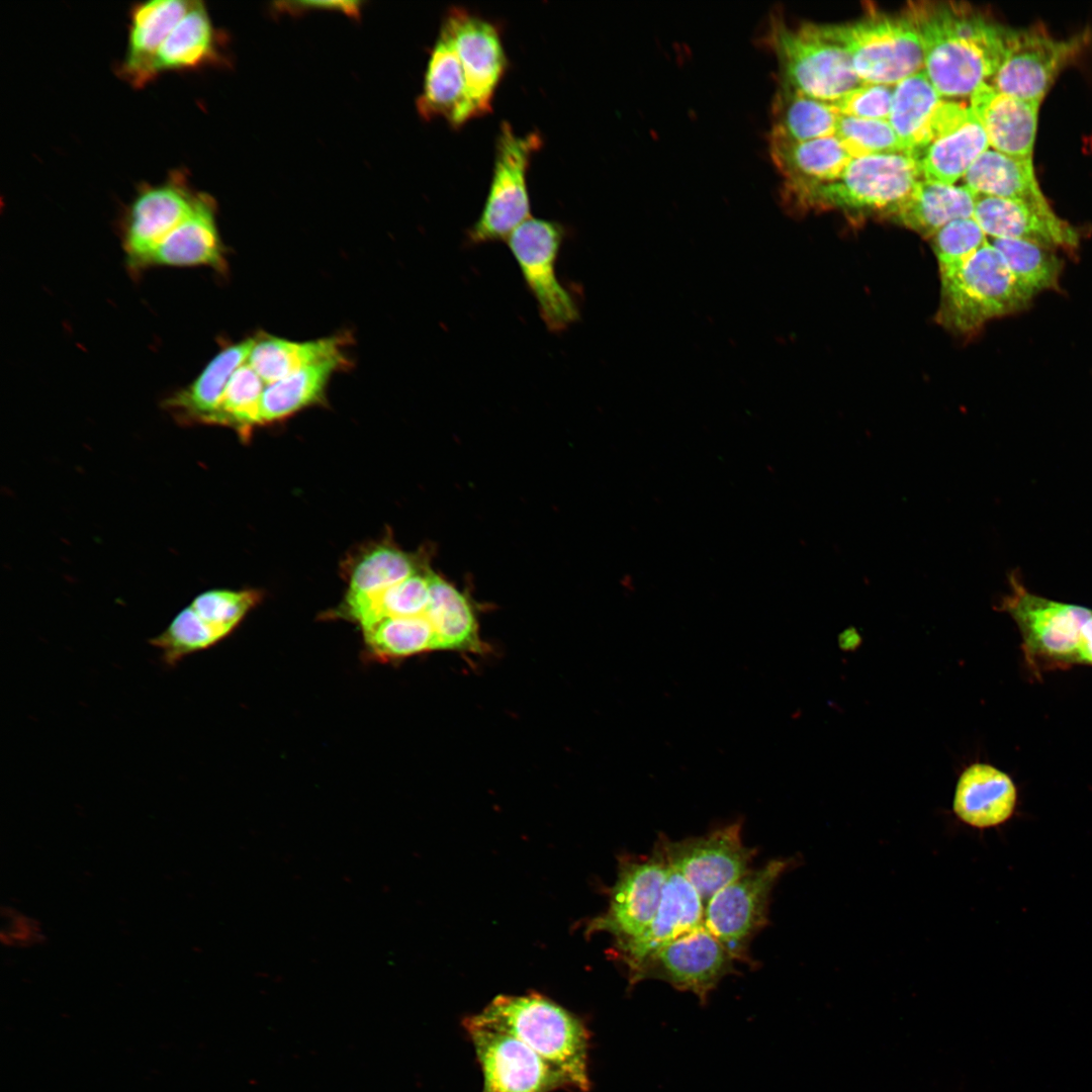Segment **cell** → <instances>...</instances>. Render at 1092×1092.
Returning <instances> with one entry per match:
<instances>
[{
    "label": "cell",
    "mask_w": 1092,
    "mask_h": 1092,
    "mask_svg": "<svg viewBox=\"0 0 1092 1092\" xmlns=\"http://www.w3.org/2000/svg\"><path fill=\"white\" fill-rule=\"evenodd\" d=\"M906 13L921 37L924 71L942 98L971 97L993 77L1009 27L964 3H911Z\"/></svg>",
    "instance_id": "obj_1"
},
{
    "label": "cell",
    "mask_w": 1092,
    "mask_h": 1092,
    "mask_svg": "<svg viewBox=\"0 0 1092 1092\" xmlns=\"http://www.w3.org/2000/svg\"><path fill=\"white\" fill-rule=\"evenodd\" d=\"M469 1017L512 1033L561 1072L573 1090L589 1091V1031L562 1006L536 993L498 995Z\"/></svg>",
    "instance_id": "obj_2"
},
{
    "label": "cell",
    "mask_w": 1092,
    "mask_h": 1092,
    "mask_svg": "<svg viewBox=\"0 0 1092 1092\" xmlns=\"http://www.w3.org/2000/svg\"><path fill=\"white\" fill-rule=\"evenodd\" d=\"M921 179L917 161L908 153L855 157L838 177L807 193L790 212L839 209L889 218Z\"/></svg>",
    "instance_id": "obj_3"
},
{
    "label": "cell",
    "mask_w": 1092,
    "mask_h": 1092,
    "mask_svg": "<svg viewBox=\"0 0 1092 1092\" xmlns=\"http://www.w3.org/2000/svg\"><path fill=\"white\" fill-rule=\"evenodd\" d=\"M763 40L777 58L779 86L833 103L862 83L848 54L816 23L793 27L771 16Z\"/></svg>",
    "instance_id": "obj_4"
},
{
    "label": "cell",
    "mask_w": 1092,
    "mask_h": 1092,
    "mask_svg": "<svg viewBox=\"0 0 1092 1092\" xmlns=\"http://www.w3.org/2000/svg\"><path fill=\"white\" fill-rule=\"evenodd\" d=\"M1030 300L988 242L956 271L940 277L937 321L950 332L967 334L1020 310Z\"/></svg>",
    "instance_id": "obj_5"
},
{
    "label": "cell",
    "mask_w": 1092,
    "mask_h": 1092,
    "mask_svg": "<svg viewBox=\"0 0 1092 1092\" xmlns=\"http://www.w3.org/2000/svg\"><path fill=\"white\" fill-rule=\"evenodd\" d=\"M849 56L862 83L896 85L924 69L918 28L905 12L877 13L842 24H818Z\"/></svg>",
    "instance_id": "obj_6"
},
{
    "label": "cell",
    "mask_w": 1092,
    "mask_h": 1092,
    "mask_svg": "<svg viewBox=\"0 0 1092 1092\" xmlns=\"http://www.w3.org/2000/svg\"><path fill=\"white\" fill-rule=\"evenodd\" d=\"M1009 585L997 609L1017 625L1028 665L1038 672L1079 664L1082 629L1092 610L1035 595L1015 573L1009 574Z\"/></svg>",
    "instance_id": "obj_7"
},
{
    "label": "cell",
    "mask_w": 1092,
    "mask_h": 1092,
    "mask_svg": "<svg viewBox=\"0 0 1092 1092\" xmlns=\"http://www.w3.org/2000/svg\"><path fill=\"white\" fill-rule=\"evenodd\" d=\"M541 145L538 131L521 135L508 121L500 122L491 182L483 208L466 233L469 245L507 241L516 228L531 217L526 175L531 155Z\"/></svg>",
    "instance_id": "obj_8"
},
{
    "label": "cell",
    "mask_w": 1092,
    "mask_h": 1092,
    "mask_svg": "<svg viewBox=\"0 0 1092 1092\" xmlns=\"http://www.w3.org/2000/svg\"><path fill=\"white\" fill-rule=\"evenodd\" d=\"M565 236L560 222L531 216L506 241L543 323L552 333L565 331L580 317L577 298L560 282L556 271Z\"/></svg>",
    "instance_id": "obj_9"
},
{
    "label": "cell",
    "mask_w": 1092,
    "mask_h": 1092,
    "mask_svg": "<svg viewBox=\"0 0 1092 1092\" xmlns=\"http://www.w3.org/2000/svg\"><path fill=\"white\" fill-rule=\"evenodd\" d=\"M1089 40L1088 31L1058 39L1042 26L1008 28L1003 59L987 83L1004 94L1041 102L1063 68Z\"/></svg>",
    "instance_id": "obj_10"
},
{
    "label": "cell",
    "mask_w": 1092,
    "mask_h": 1092,
    "mask_svg": "<svg viewBox=\"0 0 1092 1092\" xmlns=\"http://www.w3.org/2000/svg\"><path fill=\"white\" fill-rule=\"evenodd\" d=\"M792 859H771L717 892L706 904L704 926L734 960L751 964L752 938L767 924L769 897Z\"/></svg>",
    "instance_id": "obj_11"
},
{
    "label": "cell",
    "mask_w": 1092,
    "mask_h": 1092,
    "mask_svg": "<svg viewBox=\"0 0 1092 1092\" xmlns=\"http://www.w3.org/2000/svg\"><path fill=\"white\" fill-rule=\"evenodd\" d=\"M735 960L702 926L649 952L629 969L631 986L642 980H660L679 991L695 994L702 1004L720 981L736 973Z\"/></svg>",
    "instance_id": "obj_12"
},
{
    "label": "cell",
    "mask_w": 1092,
    "mask_h": 1092,
    "mask_svg": "<svg viewBox=\"0 0 1092 1092\" xmlns=\"http://www.w3.org/2000/svg\"><path fill=\"white\" fill-rule=\"evenodd\" d=\"M463 1025L473 1044L483 1083L481 1092H554L570 1081L510 1032L467 1017Z\"/></svg>",
    "instance_id": "obj_13"
},
{
    "label": "cell",
    "mask_w": 1092,
    "mask_h": 1092,
    "mask_svg": "<svg viewBox=\"0 0 1092 1092\" xmlns=\"http://www.w3.org/2000/svg\"><path fill=\"white\" fill-rule=\"evenodd\" d=\"M668 869L659 841L650 855L621 856L608 909L589 921L586 932H608L615 944L638 937L658 909Z\"/></svg>",
    "instance_id": "obj_14"
},
{
    "label": "cell",
    "mask_w": 1092,
    "mask_h": 1092,
    "mask_svg": "<svg viewBox=\"0 0 1092 1092\" xmlns=\"http://www.w3.org/2000/svg\"><path fill=\"white\" fill-rule=\"evenodd\" d=\"M742 822L735 821L698 837L659 841L668 864L696 889L704 906L721 889L750 869L755 849L744 845Z\"/></svg>",
    "instance_id": "obj_15"
},
{
    "label": "cell",
    "mask_w": 1092,
    "mask_h": 1092,
    "mask_svg": "<svg viewBox=\"0 0 1092 1092\" xmlns=\"http://www.w3.org/2000/svg\"><path fill=\"white\" fill-rule=\"evenodd\" d=\"M442 25L452 38L478 115L490 111L494 91L508 66L498 27L457 5L447 9Z\"/></svg>",
    "instance_id": "obj_16"
},
{
    "label": "cell",
    "mask_w": 1092,
    "mask_h": 1092,
    "mask_svg": "<svg viewBox=\"0 0 1092 1092\" xmlns=\"http://www.w3.org/2000/svg\"><path fill=\"white\" fill-rule=\"evenodd\" d=\"M197 194L180 172L140 191L124 224V248L131 266H146L155 249L191 213Z\"/></svg>",
    "instance_id": "obj_17"
},
{
    "label": "cell",
    "mask_w": 1092,
    "mask_h": 1092,
    "mask_svg": "<svg viewBox=\"0 0 1092 1092\" xmlns=\"http://www.w3.org/2000/svg\"><path fill=\"white\" fill-rule=\"evenodd\" d=\"M973 217L987 238L1022 240L1051 250H1072L1079 245L1076 229L1059 217L1048 201L977 194Z\"/></svg>",
    "instance_id": "obj_18"
},
{
    "label": "cell",
    "mask_w": 1092,
    "mask_h": 1092,
    "mask_svg": "<svg viewBox=\"0 0 1092 1092\" xmlns=\"http://www.w3.org/2000/svg\"><path fill=\"white\" fill-rule=\"evenodd\" d=\"M770 159L782 177L781 199L786 210L810 191L838 177L852 157L834 134L793 141L769 132Z\"/></svg>",
    "instance_id": "obj_19"
},
{
    "label": "cell",
    "mask_w": 1092,
    "mask_h": 1092,
    "mask_svg": "<svg viewBox=\"0 0 1092 1092\" xmlns=\"http://www.w3.org/2000/svg\"><path fill=\"white\" fill-rule=\"evenodd\" d=\"M704 903L693 885L669 866L652 921L638 937L615 944V948L629 970L657 947L704 926Z\"/></svg>",
    "instance_id": "obj_20"
},
{
    "label": "cell",
    "mask_w": 1092,
    "mask_h": 1092,
    "mask_svg": "<svg viewBox=\"0 0 1092 1092\" xmlns=\"http://www.w3.org/2000/svg\"><path fill=\"white\" fill-rule=\"evenodd\" d=\"M1040 102L999 92L982 84L970 107L982 123L993 150L1010 157L1032 159Z\"/></svg>",
    "instance_id": "obj_21"
},
{
    "label": "cell",
    "mask_w": 1092,
    "mask_h": 1092,
    "mask_svg": "<svg viewBox=\"0 0 1092 1092\" xmlns=\"http://www.w3.org/2000/svg\"><path fill=\"white\" fill-rule=\"evenodd\" d=\"M417 108L423 118L442 116L454 127L478 115L454 43L443 25L430 52Z\"/></svg>",
    "instance_id": "obj_22"
},
{
    "label": "cell",
    "mask_w": 1092,
    "mask_h": 1092,
    "mask_svg": "<svg viewBox=\"0 0 1092 1092\" xmlns=\"http://www.w3.org/2000/svg\"><path fill=\"white\" fill-rule=\"evenodd\" d=\"M1017 790L1003 770L985 762H973L960 775L952 811L964 824L988 829L1007 822L1014 813Z\"/></svg>",
    "instance_id": "obj_23"
},
{
    "label": "cell",
    "mask_w": 1092,
    "mask_h": 1092,
    "mask_svg": "<svg viewBox=\"0 0 1092 1092\" xmlns=\"http://www.w3.org/2000/svg\"><path fill=\"white\" fill-rule=\"evenodd\" d=\"M192 2L151 0L131 9L127 51L119 69L124 80L143 87L156 77L157 55Z\"/></svg>",
    "instance_id": "obj_24"
},
{
    "label": "cell",
    "mask_w": 1092,
    "mask_h": 1092,
    "mask_svg": "<svg viewBox=\"0 0 1092 1092\" xmlns=\"http://www.w3.org/2000/svg\"><path fill=\"white\" fill-rule=\"evenodd\" d=\"M208 266L224 271V247L211 197L198 193L191 213L151 254L146 266Z\"/></svg>",
    "instance_id": "obj_25"
},
{
    "label": "cell",
    "mask_w": 1092,
    "mask_h": 1092,
    "mask_svg": "<svg viewBox=\"0 0 1092 1092\" xmlns=\"http://www.w3.org/2000/svg\"><path fill=\"white\" fill-rule=\"evenodd\" d=\"M254 343L252 337L225 347L187 388L167 400L178 420L212 424L232 376L247 363Z\"/></svg>",
    "instance_id": "obj_26"
},
{
    "label": "cell",
    "mask_w": 1092,
    "mask_h": 1092,
    "mask_svg": "<svg viewBox=\"0 0 1092 1092\" xmlns=\"http://www.w3.org/2000/svg\"><path fill=\"white\" fill-rule=\"evenodd\" d=\"M976 197L977 194L966 185L921 179L889 219L925 238H932L948 222L973 217Z\"/></svg>",
    "instance_id": "obj_27"
},
{
    "label": "cell",
    "mask_w": 1092,
    "mask_h": 1092,
    "mask_svg": "<svg viewBox=\"0 0 1092 1092\" xmlns=\"http://www.w3.org/2000/svg\"><path fill=\"white\" fill-rule=\"evenodd\" d=\"M350 340L348 334L309 341L262 334L255 337L247 363L267 385L315 363L346 354Z\"/></svg>",
    "instance_id": "obj_28"
},
{
    "label": "cell",
    "mask_w": 1092,
    "mask_h": 1092,
    "mask_svg": "<svg viewBox=\"0 0 1092 1092\" xmlns=\"http://www.w3.org/2000/svg\"><path fill=\"white\" fill-rule=\"evenodd\" d=\"M989 147L987 133L972 111L959 127L932 141L914 158L922 179L954 185Z\"/></svg>",
    "instance_id": "obj_29"
},
{
    "label": "cell",
    "mask_w": 1092,
    "mask_h": 1092,
    "mask_svg": "<svg viewBox=\"0 0 1092 1092\" xmlns=\"http://www.w3.org/2000/svg\"><path fill=\"white\" fill-rule=\"evenodd\" d=\"M425 615L435 631L438 650L477 653L483 650L469 598L433 570Z\"/></svg>",
    "instance_id": "obj_30"
},
{
    "label": "cell",
    "mask_w": 1092,
    "mask_h": 1092,
    "mask_svg": "<svg viewBox=\"0 0 1092 1092\" xmlns=\"http://www.w3.org/2000/svg\"><path fill=\"white\" fill-rule=\"evenodd\" d=\"M349 364L347 355L342 354L267 384L262 396L261 423L281 421L323 402L332 377Z\"/></svg>",
    "instance_id": "obj_31"
},
{
    "label": "cell",
    "mask_w": 1092,
    "mask_h": 1092,
    "mask_svg": "<svg viewBox=\"0 0 1092 1092\" xmlns=\"http://www.w3.org/2000/svg\"><path fill=\"white\" fill-rule=\"evenodd\" d=\"M976 194L1046 202L1037 183L1032 159H1019L988 149L964 176Z\"/></svg>",
    "instance_id": "obj_32"
},
{
    "label": "cell",
    "mask_w": 1092,
    "mask_h": 1092,
    "mask_svg": "<svg viewBox=\"0 0 1092 1092\" xmlns=\"http://www.w3.org/2000/svg\"><path fill=\"white\" fill-rule=\"evenodd\" d=\"M942 99L924 69L894 86L888 121L906 153L914 157L925 147L930 119Z\"/></svg>",
    "instance_id": "obj_33"
},
{
    "label": "cell",
    "mask_w": 1092,
    "mask_h": 1092,
    "mask_svg": "<svg viewBox=\"0 0 1092 1092\" xmlns=\"http://www.w3.org/2000/svg\"><path fill=\"white\" fill-rule=\"evenodd\" d=\"M216 58V37L208 12L200 1L172 29L156 59L157 74L192 69Z\"/></svg>",
    "instance_id": "obj_34"
},
{
    "label": "cell",
    "mask_w": 1092,
    "mask_h": 1092,
    "mask_svg": "<svg viewBox=\"0 0 1092 1092\" xmlns=\"http://www.w3.org/2000/svg\"><path fill=\"white\" fill-rule=\"evenodd\" d=\"M430 567L369 596H346L345 614L362 628L387 617L425 615L430 599Z\"/></svg>",
    "instance_id": "obj_35"
},
{
    "label": "cell",
    "mask_w": 1092,
    "mask_h": 1092,
    "mask_svg": "<svg viewBox=\"0 0 1092 1092\" xmlns=\"http://www.w3.org/2000/svg\"><path fill=\"white\" fill-rule=\"evenodd\" d=\"M839 113L829 102L779 86L771 104L769 132L793 141L834 135Z\"/></svg>",
    "instance_id": "obj_36"
},
{
    "label": "cell",
    "mask_w": 1092,
    "mask_h": 1092,
    "mask_svg": "<svg viewBox=\"0 0 1092 1092\" xmlns=\"http://www.w3.org/2000/svg\"><path fill=\"white\" fill-rule=\"evenodd\" d=\"M429 565L420 555L390 544L377 545L364 552L353 566L347 596H369L424 570Z\"/></svg>",
    "instance_id": "obj_37"
},
{
    "label": "cell",
    "mask_w": 1092,
    "mask_h": 1092,
    "mask_svg": "<svg viewBox=\"0 0 1092 1092\" xmlns=\"http://www.w3.org/2000/svg\"><path fill=\"white\" fill-rule=\"evenodd\" d=\"M362 629L369 652L378 659H396L438 650L435 631L426 615L387 617Z\"/></svg>",
    "instance_id": "obj_38"
},
{
    "label": "cell",
    "mask_w": 1092,
    "mask_h": 1092,
    "mask_svg": "<svg viewBox=\"0 0 1092 1092\" xmlns=\"http://www.w3.org/2000/svg\"><path fill=\"white\" fill-rule=\"evenodd\" d=\"M988 242L1002 255L1030 299L1041 291L1058 288L1062 263L1053 250L1022 240L988 238Z\"/></svg>",
    "instance_id": "obj_39"
},
{
    "label": "cell",
    "mask_w": 1092,
    "mask_h": 1092,
    "mask_svg": "<svg viewBox=\"0 0 1092 1092\" xmlns=\"http://www.w3.org/2000/svg\"><path fill=\"white\" fill-rule=\"evenodd\" d=\"M266 383L248 364L232 376L212 424L229 426L246 436L261 423V403Z\"/></svg>",
    "instance_id": "obj_40"
},
{
    "label": "cell",
    "mask_w": 1092,
    "mask_h": 1092,
    "mask_svg": "<svg viewBox=\"0 0 1092 1092\" xmlns=\"http://www.w3.org/2000/svg\"><path fill=\"white\" fill-rule=\"evenodd\" d=\"M931 239L939 277L956 271L988 243L987 236L974 217L952 220Z\"/></svg>",
    "instance_id": "obj_41"
},
{
    "label": "cell",
    "mask_w": 1092,
    "mask_h": 1092,
    "mask_svg": "<svg viewBox=\"0 0 1092 1092\" xmlns=\"http://www.w3.org/2000/svg\"><path fill=\"white\" fill-rule=\"evenodd\" d=\"M835 135L852 158L906 153L888 120L866 119L839 114Z\"/></svg>",
    "instance_id": "obj_42"
},
{
    "label": "cell",
    "mask_w": 1092,
    "mask_h": 1092,
    "mask_svg": "<svg viewBox=\"0 0 1092 1092\" xmlns=\"http://www.w3.org/2000/svg\"><path fill=\"white\" fill-rule=\"evenodd\" d=\"M260 598L255 590L210 589L196 596L189 606L206 623L229 635Z\"/></svg>",
    "instance_id": "obj_43"
},
{
    "label": "cell",
    "mask_w": 1092,
    "mask_h": 1092,
    "mask_svg": "<svg viewBox=\"0 0 1092 1092\" xmlns=\"http://www.w3.org/2000/svg\"><path fill=\"white\" fill-rule=\"evenodd\" d=\"M895 85L861 83L831 103L841 115L888 120Z\"/></svg>",
    "instance_id": "obj_44"
},
{
    "label": "cell",
    "mask_w": 1092,
    "mask_h": 1092,
    "mask_svg": "<svg viewBox=\"0 0 1092 1092\" xmlns=\"http://www.w3.org/2000/svg\"><path fill=\"white\" fill-rule=\"evenodd\" d=\"M359 5H360V2H357V1H324V2H321V1H316V2L302 1V2H293L292 4L290 2H286L284 4L285 9H290V10H298L299 11V10H306V9H312V8H314V9L315 8H322V9H331V10L342 11V12L347 13L348 15H352V16L358 15L359 9H360Z\"/></svg>",
    "instance_id": "obj_45"
},
{
    "label": "cell",
    "mask_w": 1092,
    "mask_h": 1092,
    "mask_svg": "<svg viewBox=\"0 0 1092 1092\" xmlns=\"http://www.w3.org/2000/svg\"><path fill=\"white\" fill-rule=\"evenodd\" d=\"M1079 663L1092 665V615L1082 629L1079 646Z\"/></svg>",
    "instance_id": "obj_46"
}]
</instances>
